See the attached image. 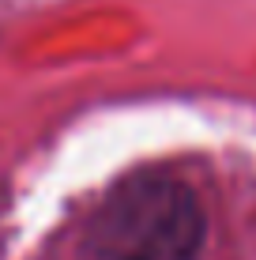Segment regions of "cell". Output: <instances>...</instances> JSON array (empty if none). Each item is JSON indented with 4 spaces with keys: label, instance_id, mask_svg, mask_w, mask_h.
<instances>
[{
    "label": "cell",
    "instance_id": "1",
    "mask_svg": "<svg viewBox=\"0 0 256 260\" xmlns=\"http://www.w3.org/2000/svg\"><path fill=\"white\" fill-rule=\"evenodd\" d=\"M207 215L196 192L173 177H132L102 200L87 230L94 260H196Z\"/></svg>",
    "mask_w": 256,
    "mask_h": 260
}]
</instances>
